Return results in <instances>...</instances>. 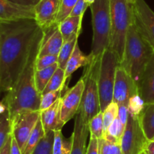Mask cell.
Wrapping results in <instances>:
<instances>
[{
    "label": "cell",
    "instance_id": "cell-1",
    "mask_svg": "<svg viewBox=\"0 0 154 154\" xmlns=\"http://www.w3.org/2000/svg\"><path fill=\"white\" fill-rule=\"evenodd\" d=\"M40 30L35 19L0 21V93L16 84Z\"/></svg>",
    "mask_w": 154,
    "mask_h": 154
},
{
    "label": "cell",
    "instance_id": "cell-2",
    "mask_svg": "<svg viewBox=\"0 0 154 154\" xmlns=\"http://www.w3.org/2000/svg\"><path fill=\"white\" fill-rule=\"evenodd\" d=\"M44 32L41 28L32 45L26 63L13 88L2 99L7 106L11 121L20 113L39 110L42 95L36 87V60L38 56Z\"/></svg>",
    "mask_w": 154,
    "mask_h": 154
},
{
    "label": "cell",
    "instance_id": "cell-3",
    "mask_svg": "<svg viewBox=\"0 0 154 154\" xmlns=\"http://www.w3.org/2000/svg\"><path fill=\"white\" fill-rule=\"evenodd\" d=\"M153 53L154 48L132 24L126 33L123 57L120 65L132 76L137 85Z\"/></svg>",
    "mask_w": 154,
    "mask_h": 154
},
{
    "label": "cell",
    "instance_id": "cell-4",
    "mask_svg": "<svg viewBox=\"0 0 154 154\" xmlns=\"http://www.w3.org/2000/svg\"><path fill=\"white\" fill-rule=\"evenodd\" d=\"M109 2L111 24L109 48L115 53L120 63L123 57L128 29L134 24V3L130 0H109Z\"/></svg>",
    "mask_w": 154,
    "mask_h": 154
},
{
    "label": "cell",
    "instance_id": "cell-5",
    "mask_svg": "<svg viewBox=\"0 0 154 154\" xmlns=\"http://www.w3.org/2000/svg\"><path fill=\"white\" fill-rule=\"evenodd\" d=\"M92 14L93 42L90 54L101 57L111 43V13L109 0H96L90 6Z\"/></svg>",
    "mask_w": 154,
    "mask_h": 154
},
{
    "label": "cell",
    "instance_id": "cell-6",
    "mask_svg": "<svg viewBox=\"0 0 154 154\" xmlns=\"http://www.w3.org/2000/svg\"><path fill=\"white\" fill-rule=\"evenodd\" d=\"M101 57H94L93 56V59L85 66L84 72L81 76L84 82V88L79 110L88 123L92 118L101 111L99 91Z\"/></svg>",
    "mask_w": 154,
    "mask_h": 154
},
{
    "label": "cell",
    "instance_id": "cell-7",
    "mask_svg": "<svg viewBox=\"0 0 154 154\" xmlns=\"http://www.w3.org/2000/svg\"><path fill=\"white\" fill-rule=\"evenodd\" d=\"M119 64L115 53L109 48L105 49L101 57L99 75V100L102 112L113 102L116 70Z\"/></svg>",
    "mask_w": 154,
    "mask_h": 154
},
{
    "label": "cell",
    "instance_id": "cell-8",
    "mask_svg": "<svg viewBox=\"0 0 154 154\" xmlns=\"http://www.w3.org/2000/svg\"><path fill=\"white\" fill-rule=\"evenodd\" d=\"M140 121L139 116L129 113L127 122L120 139L123 154H141L144 152L148 143Z\"/></svg>",
    "mask_w": 154,
    "mask_h": 154
},
{
    "label": "cell",
    "instance_id": "cell-9",
    "mask_svg": "<svg viewBox=\"0 0 154 154\" xmlns=\"http://www.w3.org/2000/svg\"><path fill=\"white\" fill-rule=\"evenodd\" d=\"M40 113L39 110H26L20 113L11 121V134L21 152L40 118Z\"/></svg>",
    "mask_w": 154,
    "mask_h": 154
},
{
    "label": "cell",
    "instance_id": "cell-10",
    "mask_svg": "<svg viewBox=\"0 0 154 154\" xmlns=\"http://www.w3.org/2000/svg\"><path fill=\"white\" fill-rule=\"evenodd\" d=\"M134 24L140 34L154 48V12L145 0H135Z\"/></svg>",
    "mask_w": 154,
    "mask_h": 154
},
{
    "label": "cell",
    "instance_id": "cell-11",
    "mask_svg": "<svg viewBox=\"0 0 154 154\" xmlns=\"http://www.w3.org/2000/svg\"><path fill=\"white\" fill-rule=\"evenodd\" d=\"M139 93L138 85L130 75L120 66L117 67L113 101L117 105H128L129 99Z\"/></svg>",
    "mask_w": 154,
    "mask_h": 154
},
{
    "label": "cell",
    "instance_id": "cell-12",
    "mask_svg": "<svg viewBox=\"0 0 154 154\" xmlns=\"http://www.w3.org/2000/svg\"><path fill=\"white\" fill-rule=\"evenodd\" d=\"M84 82L81 77L72 88H68L61 98V120L66 124L72 119L79 110L82 101Z\"/></svg>",
    "mask_w": 154,
    "mask_h": 154
},
{
    "label": "cell",
    "instance_id": "cell-13",
    "mask_svg": "<svg viewBox=\"0 0 154 154\" xmlns=\"http://www.w3.org/2000/svg\"><path fill=\"white\" fill-rule=\"evenodd\" d=\"M60 0H41L34 6L35 20L40 28L45 30L57 24Z\"/></svg>",
    "mask_w": 154,
    "mask_h": 154
},
{
    "label": "cell",
    "instance_id": "cell-14",
    "mask_svg": "<svg viewBox=\"0 0 154 154\" xmlns=\"http://www.w3.org/2000/svg\"><path fill=\"white\" fill-rule=\"evenodd\" d=\"M89 134V123L86 121L84 115L79 110L76 114L74 131L72 134V144L71 154H86V144Z\"/></svg>",
    "mask_w": 154,
    "mask_h": 154
},
{
    "label": "cell",
    "instance_id": "cell-15",
    "mask_svg": "<svg viewBox=\"0 0 154 154\" xmlns=\"http://www.w3.org/2000/svg\"><path fill=\"white\" fill-rule=\"evenodd\" d=\"M44 35L39 50L38 57L45 55L58 56L63 44V38L59 29V24H55L43 30Z\"/></svg>",
    "mask_w": 154,
    "mask_h": 154
},
{
    "label": "cell",
    "instance_id": "cell-16",
    "mask_svg": "<svg viewBox=\"0 0 154 154\" xmlns=\"http://www.w3.org/2000/svg\"><path fill=\"white\" fill-rule=\"evenodd\" d=\"M35 19L33 6L15 4L9 0H0V21Z\"/></svg>",
    "mask_w": 154,
    "mask_h": 154
},
{
    "label": "cell",
    "instance_id": "cell-17",
    "mask_svg": "<svg viewBox=\"0 0 154 154\" xmlns=\"http://www.w3.org/2000/svg\"><path fill=\"white\" fill-rule=\"evenodd\" d=\"M138 87L145 104L154 102V53L141 75Z\"/></svg>",
    "mask_w": 154,
    "mask_h": 154
},
{
    "label": "cell",
    "instance_id": "cell-18",
    "mask_svg": "<svg viewBox=\"0 0 154 154\" xmlns=\"http://www.w3.org/2000/svg\"><path fill=\"white\" fill-rule=\"evenodd\" d=\"M61 98L48 109L40 112V118L45 133L62 130L64 125L61 120Z\"/></svg>",
    "mask_w": 154,
    "mask_h": 154
},
{
    "label": "cell",
    "instance_id": "cell-19",
    "mask_svg": "<svg viewBox=\"0 0 154 154\" xmlns=\"http://www.w3.org/2000/svg\"><path fill=\"white\" fill-rule=\"evenodd\" d=\"M92 59H93V55L91 54L86 55L81 51L78 42L75 45V49H74L73 52L68 61L67 65H66V69H65V86L63 94L69 88L68 85H69V82L70 81L71 75L79 68L83 67V66L85 67L87 64L90 63Z\"/></svg>",
    "mask_w": 154,
    "mask_h": 154
},
{
    "label": "cell",
    "instance_id": "cell-20",
    "mask_svg": "<svg viewBox=\"0 0 154 154\" xmlns=\"http://www.w3.org/2000/svg\"><path fill=\"white\" fill-rule=\"evenodd\" d=\"M83 18L84 17L69 16L59 24V29L64 42L79 36L82 29Z\"/></svg>",
    "mask_w": 154,
    "mask_h": 154
},
{
    "label": "cell",
    "instance_id": "cell-21",
    "mask_svg": "<svg viewBox=\"0 0 154 154\" xmlns=\"http://www.w3.org/2000/svg\"><path fill=\"white\" fill-rule=\"evenodd\" d=\"M139 118L147 139L154 140V102L146 104Z\"/></svg>",
    "mask_w": 154,
    "mask_h": 154
},
{
    "label": "cell",
    "instance_id": "cell-22",
    "mask_svg": "<svg viewBox=\"0 0 154 154\" xmlns=\"http://www.w3.org/2000/svg\"><path fill=\"white\" fill-rule=\"evenodd\" d=\"M72 137L66 138L62 133V130L54 131L52 154H71Z\"/></svg>",
    "mask_w": 154,
    "mask_h": 154
},
{
    "label": "cell",
    "instance_id": "cell-23",
    "mask_svg": "<svg viewBox=\"0 0 154 154\" xmlns=\"http://www.w3.org/2000/svg\"><path fill=\"white\" fill-rule=\"evenodd\" d=\"M45 131L43 128L41 118H39L38 121L36 123L35 127L33 129L31 135L29 137L23 149L22 150V154H32L36 146H38L40 140H42V137L45 136Z\"/></svg>",
    "mask_w": 154,
    "mask_h": 154
},
{
    "label": "cell",
    "instance_id": "cell-24",
    "mask_svg": "<svg viewBox=\"0 0 154 154\" xmlns=\"http://www.w3.org/2000/svg\"><path fill=\"white\" fill-rule=\"evenodd\" d=\"M78 37L79 36H75V37L70 39L69 40L63 42V46H62L60 53L57 56V57H58L57 63H58L59 67L64 69V70L66 69L68 61H69V58H70L71 55H72V52L75 49V45L78 42Z\"/></svg>",
    "mask_w": 154,
    "mask_h": 154
},
{
    "label": "cell",
    "instance_id": "cell-25",
    "mask_svg": "<svg viewBox=\"0 0 154 154\" xmlns=\"http://www.w3.org/2000/svg\"><path fill=\"white\" fill-rule=\"evenodd\" d=\"M58 68V63H56L51 65V66L45 68V69L36 70L35 72V83L36 87L39 93L42 95L44 89L45 88L46 85H48V82L53 76L54 73L57 69Z\"/></svg>",
    "mask_w": 154,
    "mask_h": 154
},
{
    "label": "cell",
    "instance_id": "cell-26",
    "mask_svg": "<svg viewBox=\"0 0 154 154\" xmlns=\"http://www.w3.org/2000/svg\"><path fill=\"white\" fill-rule=\"evenodd\" d=\"M64 86H65V70L59 67L55 71L53 76L48 82V85H46L45 88L44 89L42 95L48 93L50 91H54L62 90L64 92Z\"/></svg>",
    "mask_w": 154,
    "mask_h": 154
},
{
    "label": "cell",
    "instance_id": "cell-27",
    "mask_svg": "<svg viewBox=\"0 0 154 154\" xmlns=\"http://www.w3.org/2000/svg\"><path fill=\"white\" fill-rule=\"evenodd\" d=\"M11 134V122L8 111L0 114V150Z\"/></svg>",
    "mask_w": 154,
    "mask_h": 154
},
{
    "label": "cell",
    "instance_id": "cell-28",
    "mask_svg": "<svg viewBox=\"0 0 154 154\" xmlns=\"http://www.w3.org/2000/svg\"><path fill=\"white\" fill-rule=\"evenodd\" d=\"M89 129L90 135L94 136L98 139L104 137V122L103 112L100 111L97 115L93 117L89 122Z\"/></svg>",
    "mask_w": 154,
    "mask_h": 154
},
{
    "label": "cell",
    "instance_id": "cell-29",
    "mask_svg": "<svg viewBox=\"0 0 154 154\" xmlns=\"http://www.w3.org/2000/svg\"><path fill=\"white\" fill-rule=\"evenodd\" d=\"M54 139V131H51L45 133L38 146L32 154H52L53 143Z\"/></svg>",
    "mask_w": 154,
    "mask_h": 154
},
{
    "label": "cell",
    "instance_id": "cell-30",
    "mask_svg": "<svg viewBox=\"0 0 154 154\" xmlns=\"http://www.w3.org/2000/svg\"><path fill=\"white\" fill-rule=\"evenodd\" d=\"M118 116V105L114 101L111 102L103 111L104 134L108 131L111 124Z\"/></svg>",
    "mask_w": 154,
    "mask_h": 154
},
{
    "label": "cell",
    "instance_id": "cell-31",
    "mask_svg": "<svg viewBox=\"0 0 154 154\" xmlns=\"http://www.w3.org/2000/svg\"><path fill=\"white\" fill-rule=\"evenodd\" d=\"M63 95V91L62 89L54 91H50L48 93L42 95L41 98V104L39 111L42 112L43 110H46L48 107H51L52 104H54L58 99H60Z\"/></svg>",
    "mask_w": 154,
    "mask_h": 154
},
{
    "label": "cell",
    "instance_id": "cell-32",
    "mask_svg": "<svg viewBox=\"0 0 154 154\" xmlns=\"http://www.w3.org/2000/svg\"><path fill=\"white\" fill-rule=\"evenodd\" d=\"M145 105V103L140 94H137L132 97L128 103L127 107L129 113L134 115V116H139L144 110Z\"/></svg>",
    "mask_w": 154,
    "mask_h": 154
},
{
    "label": "cell",
    "instance_id": "cell-33",
    "mask_svg": "<svg viewBox=\"0 0 154 154\" xmlns=\"http://www.w3.org/2000/svg\"><path fill=\"white\" fill-rule=\"evenodd\" d=\"M78 0H60V11L57 18V24L60 22L70 16L74 7Z\"/></svg>",
    "mask_w": 154,
    "mask_h": 154
},
{
    "label": "cell",
    "instance_id": "cell-34",
    "mask_svg": "<svg viewBox=\"0 0 154 154\" xmlns=\"http://www.w3.org/2000/svg\"><path fill=\"white\" fill-rule=\"evenodd\" d=\"M99 140L101 154H123L120 143H111L104 138Z\"/></svg>",
    "mask_w": 154,
    "mask_h": 154
},
{
    "label": "cell",
    "instance_id": "cell-35",
    "mask_svg": "<svg viewBox=\"0 0 154 154\" xmlns=\"http://www.w3.org/2000/svg\"><path fill=\"white\" fill-rule=\"evenodd\" d=\"M124 129L125 126L121 123L120 119L117 117V119H114V122L111 124V125H110L109 128H108V131L105 133L104 135L108 134V135L111 136V137H114V138H116L117 140H118L119 141H120V139H121L122 136H123Z\"/></svg>",
    "mask_w": 154,
    "mask_h": 154
},
{
    "label": "cell",
    "instance_id": "cell-36",
    "mask_svg": "<svg viewBox=\"0 0 154 154\" xmlns=\"http://www.w3.org/2000/svg\"><path fill=\"white\" fill-rule=\"evenodd\" d=\"M58 57L55 55H45L38 57L36 60V70L45 69V68L51 66V65L57 63Z\"/></svg>",
    "mask_w": 154,
    "mask_h": 154
},
{
    "label": "cell",
    "instance_id": "cell-37",
    "mask_svg": "<svg viewBox=\"0 0 154 154\" xmlns=\"http://www.w3.org/2000/svg\"><path fill=\"white\" fill-rule=\"evenodd\" d=\"M90 7L84 0H78L77 2L76 5L74 7L70 16H76V17H84V13L87 8Z\"/></svg>",
    "mask_w": 154,
    "mask_h": 154
},
{
    "label": "cell",
    "instance_id": "cell-38",
    "mask_svg": "<svg viewBox=\"0 0 154 154\" xmlns=\"http://www.w3.org/2000/svg\"><path fill=\"white\" fill-rule=\"evenodd\" d=\"M86 154H101L99 140L94 136L90 135V142L87 148Z\"/></svg>",
    "mask_w": 154,
    "mask_h": 154
},
{
    "label": "cell",
    "instance_id": "cell-39",
    "mask_svg": "<svg viewBox=\"0 0 154 154\" xmlns=\"http://www.w3.org/2000/svg\"><path fill=\"white\" fill-rule=\"evenodd\" d=\"M118 119L124 126H126L129 117V110L126 105H118Z\"/></svg>",
    "mask_w": 154,
    "mask_h": 154
},
{
    "label": "cell",
    "instance_id": "cell-40",
    "mask_svg": "<svg viewBox=\"0 0 154 154\" xmlns=\"http://www.w3.org/2000/svg\"><path fill=\"white\" fill-rule=\"evenodd\" d=\"M9 1L15 3V4L21 5L33 6L34 7L41 0H9Z\"/></svg>",
    "mask_w": 154,
    "mask_h": 154
},
{
    "label": "cell",
    "instance_id": "cell-41",
    "mask_svg": "<svg viewBox=\"0 0 154 154\" xmlns=\"http://www.w3.org/2000/svg\"><path fill=\"white\" fill-rule=\"evenodd\" d=\"M11 139H12V134H11L10 137L7 140L6 143L2 148L0 150V154H11Z\"/></svg>",
    "mask_w": 154,
    "mask_h": 154
},
{
    "label": "cell",
    "instance_id": "cell-42",
    "mask_svg": "<svg viewBox=\"0 0 154 154\" xmlns=\"http://www.w3.org/2000/svg\"><path fill=\"white\" fill-rule=\"evenodd\" d=\"M11 154H22L20 148L18 146L16 140L14 137L12 135L11 139Z\"/></svg>",
    "mask_w": 154,
    "mask_h": 154
},
{
    "label": "cell",
    "instance_id": "cell-43",
    "mask_svg": "<svg viewBox=\"0 0 154 154\" xmlns=\"http://www.w3.org/2000/svg\"><path fill=\"white\" fill-rule=\"evenodd\" d=\"M144 152L147 154H154V140H149Z\"/></svg>",
    "mask_w": 154,
    "mask_h": 154
},
{
    "label": "cell",
    "instance_id": "cell-44",
    "mask_svg": "<svg viewBox=\"0 0 154 154\" xmlns=\"http://www.w3.org/2000/svg\"><path fill=\"white\" fill-rule=\"evenodd\" d=\"M7 110V106L5 105V104L3 102V101H0V114L5 113Z\"/></svg>",
    "mask_w": 154,
    "mask_h": 154
},
{
    "label": "cell",
    "instance_id": "cell-45",
    "mask_svg": "<svg viewBox=\"0 0 154 154\" xmlns=\"http://www.w3.org/2000/svg\"><path fill=\"white\" fill-rule=\"evenodd\" d=\"M84 1H85V2L87 3L89 6H90L95 1H96V0H84Z\"/></svg>",
    "mask_w": 154,
    "mask_h": 154
},
{
    "label": "cell",
    "instance_id": "cell-46",
    "mask_svg": "<svg viewBox=\"0 0 154 154\" xmlns=\"http://www.w3.org/2000/svg\"><path fill=\"white\" fill-rule=\"evenodd\" d=\"M141 154H147V153H146V152H143L142 153H141Z\"/></svg>",
    "mask_w": 154,
    "mask_h": 154
},
{
    "label": "cell",
    "instance_id": "cell-47",
    "mask_svg": "<svg viewBox=\"0 0 154 154\" xmlns=\"http://www.w3.org/2000/svg\"><path fill=\"white\" fill-rule=\"evenodd\" d=\"M131 2H133L134 3V2H135V0H130Z\"/></svg>",
    "mask_w": 154,
    "mask_h": 154
}]
</instances>
